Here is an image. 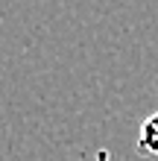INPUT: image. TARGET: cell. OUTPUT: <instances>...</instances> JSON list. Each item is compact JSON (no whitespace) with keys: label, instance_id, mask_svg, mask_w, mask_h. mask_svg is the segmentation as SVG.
<instances>
[{"label":"cell","instance_id":"cell-1","mask_svg":"<svg viewBox=\"0 0 158 161\" xmlns=\"http://www.w3.org/2000/svg\"><path fill=\"white\" fill-rule=\"evenodd\" d=\"M138 153H141V155H158V111H155V114H150V117L141 123Z\"/></svg>","mask_w":158,"mask_h":161}]
</instances>
